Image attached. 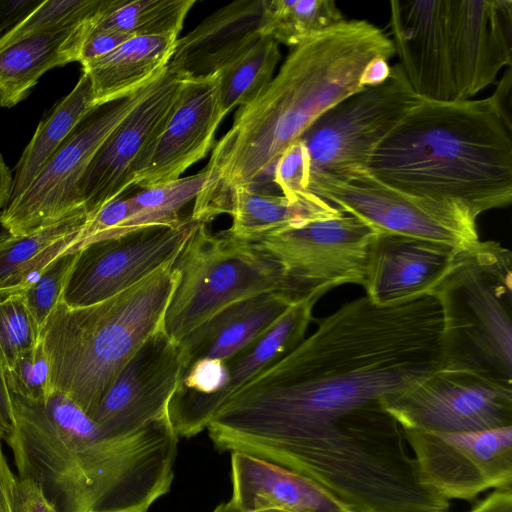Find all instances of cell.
Segmentation results:
<instances>
[{
	"label": "cell",
	"instance_id": "obj_1",
	"mask_svg": "<svg viewBox=\"0 0 512 512\" xmlns=\"http://www.w3.org/2000/svg\"><path fill=\"white\" fill-rule=\"evenodd\" d=\"M442 324L431 292L346 302L230 396L208 436L221 452L269 461L331 423L385 421L388 401L440 369Z\"/></svg>",
	"mask_w": 512,
	"mask_h": 512
},
{
	"label": "cell",
	"instance_id": "obj_2",
	"mask_svg": "<svg viewBox=\"0 0 512 512\" xmlns=\"http://www.w3.org/2000/svg\"><path fill=\"white\" fill-rule=\"evenodd\" d=\"M11 399L14 426L3 440L17 477L57 512H148L170 491L179 436L169 417L113 434L61 393L43 403Z\"/></svg>",
	"mask_w": 512,
	"mask_h": 512
},
{
	"label": "cell",
	"instance_id": "obj_3",
	"mask_svg": "<svg viewBox=\"0 0 512 512\" xmlns=\"http://www.w3.org/2000/svg\"><path fill=\"white\" fill-rule=\"evenodd\" d=\"M395 54L392 40L366 20H343L295 46L277 75L247 105L214 145L208 180L191 218L204 223L228 213L236 188H252L270 176L280 155L326 110L362 89L376 58Z\"/></svg>",
	"mask_w": 512,
	"mask_h": 512
},
{
	"label": "cell",
	"instance_id": "obj_4",
	"mask_svg": "<svg viewBox=\"0 0 512 512\" xmlns=\"http://www.w3.org/2000/svg\"><path fill=\"white\" fill-rule=\"evenodd\" d=\"M367 173L472 219L512 201L511 115L496 98L422 100L371 156Z\"/></svg>",
	"mask_w": 512,
	"mask_h": 512
},
{
	"label": "cell",
	"instance_id": "obj_5",
	"mask_svg": "<svg viewBox=\"0 0 512 512\" xmlns=\"http://www.w3.org/2000/svg\"><path fill=\"white\" fill-rule=\"evenodd\" d=\"M168 262L132 287L98 303L55 306L40 333L50 389L88 416L139 347L162 325L177 285Z\"/></svg>",
	"mask_w": 512,
	"mask_h": 512
},
{
	"label": "cell",
	"instance_id": "obj_6",
	"mask_svg": "<svg viewBox=\"0 0 512 512\" xmlns=\"http://www.w3.org/2000/svg\"><path fill=\"white\" fill-rule=\"evenodd\" d=\"M441 308V367L512 384V254L496 241L459 251L431 291Z\"/></svg>",
	"mask_w": 512,
	"mask_h": 512
},
{
	"label": "cell",
	"instance_id": "obj_7",
	"mask_svg": "<svg viewBox=\"0 0 512 512\" xmlns=\"http://www.w3.org/2000/svg\"><path fill=\"white\" fill-rule=\"evenodd\" d=\"M173 269L177 285L163 327L176 342L237 301L274 291L292 296L285 272L272 255L225 231L212 234L204 222L197 224Z\"/></svg>",
	"mask_w": 512,
	"mask_h": 512
},
{
	"label": "cell",
	"instance_id": "obj_8",
	"mask_svg": "<svg viewBox=\"0 0 512 512\" xmlns=\"http://www.w3.org/2000/svg\"><path fill=\"white\" fill-rule=\"evenodd\" d=\"M422 100L397 63L383 83L363 87L326 110L299 138L309 181L346 182L365 172L377 147Z\"/></svg>",
	"mask_w": 512,
	"mask_h": 512
},
{
	"label": "cell",
	"instance_id": "obj_9",
	"mask_svg": "<svg viewBox=\"0 0 512 512\" xmlns=\"http://www.w3.org/2000/svg\"><path fill=\"white\" fill-rule=\"evenodd\" d=\"M152 84L95 106L80 120L31 185L3 208L0 224L7 233L24 235L84 210L79 183L89 163L110 133L147 95Z\"/></svg>",
	"mask_w": 512,
	"mask_h": 512
},
{
	"label": "cell",
	"instance_id": "obj_10",
	"mask_svg": "<svg viewBox=\"0 0 512 512\" xmlns=\"http://www.w3.org/2000/svg\"><path fill=\"white\" fill-rule=\"evenodd\" d=\"M375 233L362 220L342 213L282 229L254 245L280 263L296 301L318 300L343 284L364 285Z\"/></svg>",
	"mask_w": 512,
	"mask_h": 512
},
{
	"label": "cell",
	"instance_id": "obj_11",
	"mask_svg": "<svg viewBox=\"0 0 512 512\" xmlns=\"http://www.w3.org/2000/svg\"><path fill=\"white\" fill-rule=\"evenodd\" d=\"M308 191L362 220L376 233L421 238L461 251L480 241L476 220L461 209L394 190L367 171L346 182L311 180Z\"/></svg>",
	"mask_w": 512,
	"mask_h": 512
},
{
	"label": "cell",
	"instance_id": "obj_12",
	"mask_svg": "<svg viewBox=\"0 0 512 512\" xmlns=\"http://www.w3.org/2000/svg\"><path fill=\"white\" fill-rule=\"evenodd\" d=\"M402 429L465 433L512 426V384L438 369L387 402Z\"/></svg>",
	"mask_w": 512,
	"mask_h": 512
},
{
	"label": "cell",
	"instance_id": "obj_13",
	"mask_svg": "<svg viewBox=\"0 0 512 512\" xmlns=\"http://www.w3.org/2000/svg\"><path fill=\"white\" fill-rule=\"evenodd\" d=\"M198 223L189 215L175 226H151L82 246L60 301L83 307L132 287L175 261Z\"/></svg>",
	"mask_w": 512,
	"mask_h": 512
},
{
	"label": "cell",
	"instance_id": "obj_14",
	"mask_svg": "<svg viewBox=\"0 0 512 512\" xmlns=\"http://www.w3.org/2000/svg\"><path fill=\"white\" fill-rule=\"evenodd\" d=\"M426 485L447 500L512 486V426L465 433L403 429Z\"/></svg>",
	"mask_w": 512,
	"mask_h": 512
},
{
	"label": "cell",
	"instance_id": "obj_15",
	"mask_svg": "<svg viewBox=\"0 0 512 512\" xmlns=\"http://www.w3.org/2000/svg\"><path fill=\"white\" fill-rule=\"evenodd\" d=\"M188 77L187 73L169 64L143 100L97 150L79 183L82 206L88 218L133 186L146 152Z\"/></svg>",
	"mask_w": 512,
	"mask_h": 512
},
{
	"label": "cell",
	"instance_id": "obj_16",
	"mask_svg": "<svg viewBox=\"0 0 512 512\" xmlns=\"http://www.w3.org/2000/svg\"><path fill=\"white\" fill-rule=\"evenodd\" d=\"M185 354L163 325L134 353L89 417L113 434L168 418L185 370Z\"/></svg>",
	"mask_w": 512,
	"mask_h": 512
},
{
	"label": "cell",
	"instance_id": "obj_17",
	"mask_svg": "<svg viewBox=\"0 0 512 512\" xmlns=\"http://www.w3.org/2000/svg\"><path fill=\"white\" fill-rule=\"evenodd\" d=\"M218 72L188 77L161 130L145 154L133 186L155 187L176 179L204 158L215 145L225 117Z\"/></svg>",
	"mask_w": 512,
	"mask_h": 512
},
{
	"label": "cell",
	"instance_id": "obj_18",
	"mask_svg": "<svg viewBox=\"0 0 512 512\" xmlns=\"http://www.w3.org/2000/svg\"><path fill=\"white\" fill-rule=\"evenodd\" d=\"M457 101L495 81L512 60L511 0H446Z\"/></svg>",
	"mask_w": 512,
	"mask_h": 512
},
{
	"label": "cell",
	"instance_id": "obj_19",
	"mask_svg": "<svg viewBox=\"0 0 512 512\" xmlns=\"http://www.w3.org/2000/svg\"><path fill=\"white\" fill-rule=\"evenodd\" d=\"M316 299L294 302L265 333L219 364V384L208 395L170 402L168 415L179 437L206 429L217 409L252 378L299 345L306 334Z\"/></svg>",
	"mask_w": 512,
	"mask_h": 512
},
{
	"label": "cell",
	"instance_id": "obj_20",
	"mask_svg": "<svg viewBox=\"0 0 512 512\" xmlns=\"http://www.w3.org/2000/svg\"><path fill=\"white\" fill-rule=\"evenodd\" d=\"M395 53L414 92L429 101H457L452 74L446 0H392Z\"/></svg>",
	"mask_w": 512,
	"mask_h": 512
},
{
	"label": "cell",
	"instance_id": "obj_21",
	"mask_svg": "<svg viewBox=\"0 0 512 512\" xmlns=\"http://www.w3.org/2000/svg\"><path fill=\"white\" fill-rule=\"evenodd\" d=\"M452 246L400 234L377 232L369 248L363 288L379 305L429 293L453 265Z\"/></svg>",
	"mask_w": 512,
	"mask_h": 512
},
{
	"label": "cell",
	"instance_id": "obj_22",
	"mask_svg": "<svg viewBox=\"0 0 512 512\" xmlns=\"http://www.w3.org/2000/svg\"><path fill=\"white\" fill-rule=\"evenodd\" d=\"M229 502L245 512H351L310 479L264 459L230 452Z\"/></svg>",
	"mask_w": 512,
	"mask_h": 512
},
{
	"label": "cell",
	"instance_id": "obj_23",
	"mask_svg": "<svg viewBox=\"0 0 512 512\" xmlns=\"http://www.w3.org/2000/svg\"><path fill=\"white\" fill-rule=\"evenodd\" d=\"M264 0H239L178 38L170 65L190 77L218 72L262 36Z\"/></svg>",
	"mask_w": 512,
	"mask_h": 512
},
{
	"label": "cell",
	"instance_id": "obj_24",
	"mask_svg": "<svg viewBox=\"0 0 512 512\" xmlns=\"http://www.w3.org/2000/svg\"><path fill=\"white\" fill-rule=\"evenodd\" d=\"M294 302L289 294L274 291L220 310L179 342L186 359L184 374L195 365L228 359L269 330Z\"/></svg>",
	"mask_w": 512,
	"mask_h": 512
},
{
	"label": "cell",
	"instance_id": "obj_25",
	"mask_svg": "<svg viewBox=\"0 0 512 512\" xmlns=\"http://www.w3.org/2000/svg\"><path fill=\"white\" fill-rule=\"evenodd\" d=\"M95 16L77 25L24 36L0 47V106L18 104L48 70L79 62Z\"/></svg>",
	"mask_w": 512,
	"mask_h": 512
},
{
	"label": "cell",
	"instance_id": "obj_26",
	"mask_svg": "<svg viewBox=\"0 0 512 512\" xmlns=\"http://www.w3.org/2000/svg\"><path fill=\"white\" fill-rule=\"evenodd\" d=\"M178 36H134L85 67L94 105L135 93L157 80L168 67Z\"/></svg>",
	"mask_w": 512,
	"mask_h": 512
},
{
	"label": "cell",
	"instance_id": "obj_27",
	"mask_svg": "<svg viewBox=\"0 0 512 512\" xmlns=\"http://www.w3.org/2000/svg\"><path fill=\"white\" fill-rule=\"evenodd\" d=\"M85 210L24 235L0 236V298L22 293L58 256L78 251Z\"/></svg>",
	"mask_w": 512,
	"mask_h": 512
},
{
	"label": "cell",
	"instance_id": "obj_28",
	"mask_svg": "<svg viewBox=\"0 0 512 512\" xmlns=\"http://www.w3.org/2000/svg\"><path fill=\"white\" fill-rule=\"evenodd\" d=\"M340 209L314 193L291 200L259 189L236 188L229 200L232 224L225 233L234 240L256 244L282 229L338 216Z\"/></svg>",
	"mask_w": 512,
	"mask_h": 512
},
{
	"label": "cell",
	"instance_id": "obj_29",
	"mask_svg": "<svg viewBox=\"0 0 512 512\" xmlns=\"http://www.w3.org/2000/svg\"><path fill=\"white\" fill-rule=\"evenodd\" d=\"M94 107L92 84L83 71L72 91L38 124L15 167L8 203L31 185L65 138Z\"/></svg>",
	"mask_w": 512,
	"mask_h": 512
},
{
	"label": "cell",
	"instance_id": "obj_30",
	"mask_svg": "<svg viewBox=\"0 0 512 512\" xmlns=\"http://www.w3.org/2000/svg\"><path fill=\"white\" fill-rule=\"evenodd\" d=\"M195 0H102L93 29L130 36H178Z\"/></svg>",
	"mask_w": 512,
	"mask_h": 512
},
{
	"label": "cell",
	"instance_id": "obj_31",
	"mask_svg": "<svg viewBox=\"0 0 512 512\" xmlns=\"http://www.w3.org/2000/svg\"><path fill=\"white\" fill-rule=\"evenodd\" d=\"M207 180L208 172L202 169L194 175L129 195L130 214L112 237L151 226L180 224L188 217L182 216V210L195 201Z\"/></svg>",
	"mask_w": 512,
	"mask_h": 512
},
{
	"label": "cell",
	"instance_id": "obj_32",
	"mask_svg": "<svg viewBox=\"0 0 512 512\" xmlns=\"http://www.w3.org/2000/svg\"><path fill=\"white\" fill-rule=\"evenodd\" d=\"M279 59L278 42L262 35L218 71L220 101L225 116L236 106L247 105L256 99L272 80Z\"/></svg>",
	"mask_w": 512,
	"mask_h": 512
},
{
	"label": "cell",
	"instance_id": "obj_33",
	"mask_svg": "<svg viewBox=\"0 0 512 512\" xmlns=\"http://www.w3.org/2000/svg\"><path fill=\"white\" fill-rule=\"evenodd\" d=\"M343 20L333 0H264L262 35L295 47Z\"/></svg>",
	"mask_w": 512,
	"mask_h": 512
},
{
	"label": "cell",
	"instance_id": "obj_34",
	"mask_svg": "<svg viewBox=\"0 0 512 512\" xmlns=\"http://www.w3.org/2000/svg\"><path fill=\"white\" fill-rule=\"evenodd\" d=\"M101 3L102 0H43L25 20L0 38V47L24 36L90 20Z\"/></svg>",
	"mask_w": 512,
	"mask_h": 512
},
{
	"label": "cell",
	"instance_id": "obj_35",
	"mask_svg": "<svg viewBox=\"0 0 512 512\" xmlns=\"http://www.w3.org/2000/svg\"><path fill=\"white\" fill-rule=\"evenodd\" d=\"M40 341L21 293L0 298V364L5 370Z\"/></svg>",
	"mask_w": 512,
	"mask_h": 512
},
{
	"label": "cell",
	"instance_id": "obj_36",
	"mask_svg": "<svg viewBox=\"0 0 512 512\" xmlns=\"http://www.w3.org/2000/svg\"><path fill=\"white\" fill-rule=\"evenodd\" d=\"M77 256V251L64 253L50 262L36 280L21 294L27 309L41 333L62 294Z\"/></svg>",
	"mask_w": 512,
	"mask_h": 512
},
{
	"label": "cell",
	"instance_id": "obj_37",
	"mask_svg": "<svg viewBox=\"0 0 512 512\" xmlns=\"http://www.w3.org/2000/svg\"><path fill=\"white\" fill-rule=\"evenodd\" d=\"M5 377L11 395L39 403L48 399L51 394L50 364L41 339L5 370Z\"/></svg>",
	"mask_w": 512,
	"mask_h": 512
},
{
	"label": "cell",
	"instance_id": "obj_38",
	"mask_svg": "<svg viewBox=\"0 0 512 512\" xmlns=\"http://www.w3.org/2000/svg\"><path fill=\"white\" fill-rule=\"evenodd\" d=\"M272 181L282 195L291 200L303 198L310 193L308 158L300 139L280 155L273 169Z\"/></svg>",
	"mask_w": 512,
	"mask_h": 512
},
{
	"label": "cell",
	"instance_id": "obj_39",
	"mask_svg": "<svg viewBox=\"0 0 512 512\" xmlns=\"http://www.w3.org/2000/svg\"><path fill=\"white\" fill-rule=\"evenodd\" d=\"M131 37L124 33L92 28L82 46L79 62L85 67L110 54Z\"/></svg>",
	"mask_w": 512,
	"mask_h": 512
},
{
	"label": "cell",
	"instance_id": "obj_40",
	"mask_svg": "<svg viewBox=\"0 0 512 512\" xmlns=\"http://www.w3.org/2000/svg\"><path fill=\"white\" fill-rule=\"evenodd\" d=\"M15 509L16 512H57L34 482L18 477L15 486Z\"/></svg>",
	"mask_w": 512,
	"mask_h": 512
},
{
	"label": "cell",
	"instance_id": "obj_41",
	"mask_svg": "<svg viewBox=\"0 0 512 512\" xmlns=\"http://www.w3.org/2000/svg\"><path fill=\"white\" fill-rule=\"evenodd\" d=\"M43 0H0V38L25 20Z\"/></svg>",
	"mask_w": 512,
	"mask_h": 512
},
{
	"label": "cell",
	"instance_id": "obj_42",
	"mask_svg": "<svg viewBox=\"0 0 512 512\" xmlns=\"http://www.w3.org/2000/svg\"><path fill=\"white\" fill-rule=\"evenodd\" d=\"M17 477L11 471L0 438V512H16L15 486Z\"/></svg>",
	"mask_w": 512,
	"mask_h": 512
},
{
	"label": "cell",
	"instance_id": "obj_43",
	"mask_svg": "<svg viewBox=\"0 0 512 512\" xmlns=\"http://www.w3.org/2000/svg\"><path fill=\"white\" fill-rule=\"evenodd\" d=\"M468 512H512V486L496 488Z\"/></svg>",
	"mask_w": 512,
	"mask_h": 512
},
{
	"label": "cell",
	"instance_id": "obj_44",
	"mask_svg": "<svg viewBox=\"0 0 512 512\" xmlns=\"http://www.w3.org/2000/svg\"><path fill=\"white\" fill-rule=\"evenodd\" d=\"M0 421L3 424L6 433L14 426V412L11 394L7 386L5 372L0 364ZM4 435V436H5Z\"/></svg>",
	"mask_w": 512,
	"mask_h": 512
},
{
	"label": "cell",
	"instance_id": "obj_45",
	"mask_svg": "<svg viewBox=\"0 0 512 512\" xmlns=\"http://www.w3.org/2000/svg\"><path fill=\"white\" fill-rule=\"evenodd\" d=\"M387 58H376L371 61L362 77V84L366 86H375L383 83L390 75L391 66Z\"/></svg>",
	"mask_w": 512,
	"mask_h": 512
},
{
	"label": "cell",
	"instance_id": "obj_46",
	"mask_svg": "<svg viewBox=\"0 0 512 512\" xmlns=\"http://www.w3.org/2000/svg\"><path fill=\"white\" fill-rule=\"evenodd\" d=\"M12 184L13 175L0 153V210L4 208L9 201Z\"/></svg>",
	"mask_w": 512,
	"mask_h": 512
},
{
	"label": "cell",
	"instance_id": "obj_47",
	"mask_svg": "<svg viewBox=\"0 0 512 512\" xmlns=\"http://www.w3.org/2000/svg\"><path fill=\"white\" fill-rule=\"evenodd\" d=\"M212 512H245L242 511L235 506H233L229 501L225 503L219 504Z\"/></svg>",
	"mask_w": 512,
	"mask_h": 512
},
{
	"label": "cell",
	"instance_id": "obj_48",
	"mask_svg": "<svg viewBox=\"0 0 512 512\" xmlns=\"http://www.w3.org/2000/svg\"><path fill=\"white\" fill-rule=\"evenodd\" d=\"M5 433H6V430H5V428H4V426H3V424H2V423H1V421H0V438H1V439H3V437H4Z\"/></svg>",
	"mask_w": 512,
	"mask_h": 512
}]
</instances>
